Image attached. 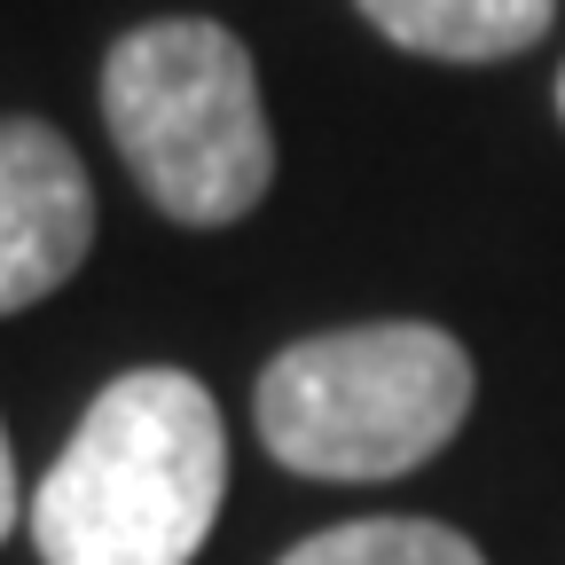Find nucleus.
I'll return each mask as SVG.
<instances>
[{
  "instance_id": "20e7f679",
  "label": "nucleus",
  "mask_w": 565,
  "mask_h": 565,
  "mask_svg": "<svg viewBox=\"0 0 565 565\" xmlns=\"http://www.w3.org/2000/svg\"><path fill=\"white\" fill-rule=\"evenodd\" d=\"M95 244L79 150L40 118H0V315L47 299Z\"/></svg>"
},
{
  "instance_id": "6e6552de",
  "label": "nucleus",
  "mask_w": 565,
  "mask_h": 565,
  "mask_svg": "<svg viewBox=\"0 0 565 565\" xmlns=\"http://www.w3.org/2000/svg\"><path fill=\"white\" fill-rule=\"evenodd\" d=\"M557 110H565V71H557Z\"/></svg>"
},
{
  "instance_id": "7ed1b4c3",
  "label": "nucleus",
  "mask_w": 565,
  "mask_h": 565,
  "mask_svg": "<svg viewBox=\"0 0 565 565\" xmlns=\"http://www.w3.org/2000/svg\"><path fill=\"white\" fill-rule=\"evenodd\" d=\"M103 118L134 181L181 228L244 221L275 181L259 79L228 24L166 17L126 32L103 63Z\"/></svg>"
},
{
  "instance_id": "0eeeda50",
  "label": "nucleus",
  "mask_w": 565,
  "mask_h": 565,
  "mask_svg": "<svg viewBox=\"0 0 565 565\" xmlns=\"http://www.w3.org/2000/svg\"><path fill=\"white\" fill-rule=\"evenodd\" d=\"M17 511H24V494H17V456H9V433H0V542H9Z\"/></svg>"
},
{
  "instance_id": "39448f33",
  "label": "nucleus",
  "mask_w": 565,
  "mask_h": 565,
  "mask_svg": "<svg viewBox=\"0 0 565 565\" xmlns=\"http://www.w3.org/2000/svg\"><path fill=\"white\" fill-rule=\"evenodd\" d=\"M393 47L440 63H503L534 47L557 17V0H353Z\"/></svg>"
},
{
  "instance_id": "f03ea898",
  "label": "nucleus",
  "mask_w": 565,
  "mask_h": 565,
  "mask_svg": "<svg viewBox=\"0 0 565 565\" xmlns=\"http://www.w3.org/2000/svg\"><path fill=\"white\" fill-rule=\"evenodd\" d=\"M471 416V353L433 322L299 338L259 377V440L299 479H401Z\"/></svg>"
},
{
  "instance_id": "f257e3e1",
  "label": "nucleus",
  "mask_w": 565,
  "mask_h": 565,
  "mask_svg": "<svg viewBox=\"0 0 565 565\" xmlns=\"http://www.w3.org/2000/svg\"><path fill=\"white\" fill-rule=\"evenodd\" d=\"M228 494L221 408L189 370H126L95 393L32 494L47 565H189Z\"/></svg>"
},
{
  "instance_id": "423d86ee",
  "label": "nucleus",
  "mask_w": 565,
  "mask_h": 565,
  "mask_svg": "<svg viewBox=\"0 0 565 565\" xmlns=\"http://www.w3.org/2000/svg\"><path fill=\"white\" fill-rule=\"evenodd\" d=\"M282 565H487V557L440 519H353L299 542Z\"/></svg>"
}]
</instances>
